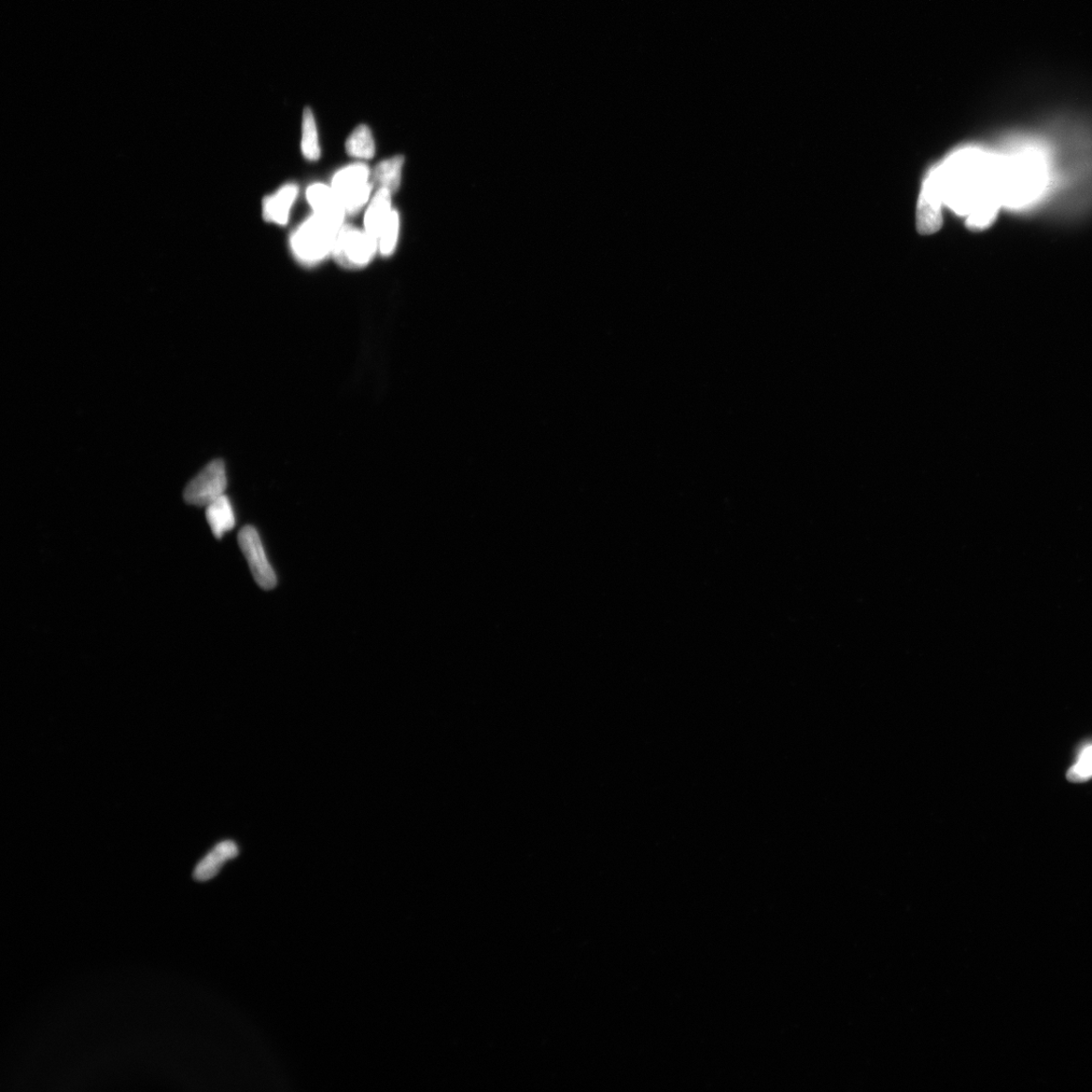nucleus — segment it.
Wrapping results in <instances>:
<instances>
[{
	"instance_id": "nucleus-1",
	"label": "nucleus",
	"mask_w": 1092,
	"mask_h": 1092,
	"mask_svg": "<svg viewBox=\"0 0 1092 1092\" xmlns=\"http://www.w3.org/2000/svg\"><path fill=\"white\" fill-rule=\"evenodd\" d=\"M927 179L943 204L968 217L970 227L985 228L996 218L1001 202L1000 166L986 153L957 152Z\"/></svg>"
},
{
	"instance_id": "nucleus-8",
	"label": "nucleus",
	"mask_w": 1092,
	"mask_h": 1092,
	"mask_svg": "<svg viewBox=\"0 0 1092 1092\" xmlns=\"http://www.w3.org/2000/svg\"><path fill=\"white\" fill-rule=\"evenodd\" d=\"M942 205L939 194L926 181L918 207V227L921 233H933L941 227Z\"/></svg>"
},
{
	"instance_id": "nucleus-17",
	"label": "nucleus",
	"mask_w": 1092,
	"mask_h": 1092,
	"mask_svg": "<svg viewBox=\"0 0 1092 1092\" xmlns=\"http://www.w3.org/2000/svg\"><path fill=\"white\" fill-rule=\"evenodd\" d=\"M1092 777V747L1087 748L1081 755L1080 761L1071 768L1067 778L1073 782L1084 781Z\"/></svg>"
},
{
	"instance_id": "nucleus-14",
	"label": "nucleus",
	"mask_w": 1092,
	"mask_h": 1092,
	"mask_svg": "<svg viewBox=\"0 0 1092 1092\" xmlns=\"http://www.w3.org/2000/svg\"><path fill=\"white\" fill-rule=\"evenodd\" d=\"M346 151L350 157L357 158L372 159L374 157L375 145L368 125H358L349 136L346 141Z\"/></svg>"
},
{
	"instance_id": "nucleus-16",
	"label": "nucleus",
	"mask_w": 1092,
	"mask_h": 1092,
	"mask_svg": "<svg viewBox=\"0 0 1092 1092\" xmlns=\"http://www.w3.org/2000/svg\"><path fill=\"white\" fill-rule=\"evenodd\" d=\"M400 228V218L396 209L391 211V214L384 227L379 240V248L382 256H389L393 254L398 240Z\"/></svg>"
},
{
	"instance_id": "nucleus-11",
	"label": "nucleus",
	"mask_w": 1092,
	"mask_h": 1092,
	"mask_svg": "<svg viewBox=\"0 0 1092 1092\" xmlns=\"http://www.w3.org/2000/svg\"><path fill=\"white\" fill-rule=\"evenodd\" d=\"M390 192L386 189L377 191L364 218L366 233L379 242L380 236L391 214Z\"/></svg>"
},
{
	"instance_id": "nucleus-13",
	"label": "nucleus",
	"mask_w": 1092,
	"mask_h": 1092,
	"mask_svg": "<svg viewBox=\"0 0 1092 1092\" xmlns=\"http://www.w3.org/2000/svg\"><path fill=\"white\" fill-rule=\"evenodd\" d=\"M404 157L399 156L377 164L371 172L373 187L388 190L390 193L397 192L401 186L402 167Z\"/></svg>"
},
{
	"instance_id": "nucleus-6",
	"label": "nucleus",
	"mask_w": 1092,
	"mask_h": 1092,
	"mask_svg": "<svg viewBox=\"0 0 1092 1092\" xmlns=\"http://www.w3.org/2000/svg\"><path fill=\"white\" fill-rule=\"evenodd\" d=\"M238 543L245 555L252 576L263 590H272L277 584L275 571L266 556L258 531L251 525L238 535Z\"/></svg>"
},
{
	"instance_id": "nucleus-7",
	"label": "nucleus",
	"mask_w": 1092,
	"mask_h": 1092,
	"mask_svg": "<svg viewBox=\"0 0 1092 1092\" xmlns=\"http://www.w3.org/2000/svg\"><path fill=\"white\" fill-rule=\"evenodd\" d=\"M306 199L316 216L341 230L346 212L332 188L322 184L313 185L306 190Z\"/></svg>"
},
{
	"instance_id": "nucleus-10",
	"label": "nucleus",
	"mask_w": 1092,
	"mask_h": 1092,
	"mask_svg": "<svg viewBox=\"0 0 1092 1092\" xmlns=\"http://www.w3.org/2000/svg\"><path fill=\"white\" fill-rule=\"evenodd\" d=\"M299 189L295 185H288L279 190L272 197L263 200V219L273 222L278 225H286L289 220L290 208L295 202Z\"/></svg>"
},
{
	"instance_id": "nucleus-4",
	"label": "nucleus",
	"mask_w": 1092,
	"mask_h": 1092,
	"mask_svg": "<svg viewBox=\"0 0 1092 1092\" xmlns=\"http://www.w3.org/2000/svg\"><path fill=\"white\" fill-rule=\"evenodd\" d=\"M377 246L379 243L370 235L346 225L336 240L333 256L343 268L360 269L370 263Z\"/></svg>"
},
{
	"instance_id": "nucleus-12",
	"label": "nucleus",
	"mask_w": 1092,
	"mask_h": 1092,
	"mask_svg": "<svg viewBox=\"0 0 1092 1092\" xmlns=\"http://www.w3.org/2000/svg\"><path fill=\"white\" fill-rule=\"evenodd\" d=\"M206 516L213 535L218 539L225 536L236 524L232 504L226 495L209 504L207 506Z\"/></svg>"
},
{
	"instance_id": "nucleus-9",
	"label": "nucleus",
	"mask_w": 1092,
	"mask_h": 1092,
	"mask_svg": "<svg viewBox=\"0 0 1092 1092\" xmlns=\"http://www.w3.org/2000/svg\"><path fill=\"white\" fill-rule=\"evenodd\" d=\"M240 855V848L233 841H223L203 858L193 872L195 880L205 882L213 879L226 862Z\"/></svg>"
},
{
	"instance_id": "nucleus-5",
	"label": "nucleus",
	"mask_w": 1092,
	"mask_h": 1092,
	"mask_svg": "<svg viewBox=\"0 0 1092 1092\" xmlns=\"http://www.w3.org/2000/svg\"><path fill=\"white\" fill-rule=\"evenodd\" d=\"M227 474L223 460L209 463L187 486L184 497L190 505L207 507L209 504L225 495Z\"/></svg>"
},
{
	"instance_id": "nucleus-2",
	"label": "nucleus",
	"mask_w": 1092,
	"mask_h": 1092,
	"mask_svg": "<svg viewBox=\"0 0 1092 1092\" xmlns=\"http://www.w3.org/2000/svg\"><path fill=\"white\" fill-rule=\"evenodd\" d=\"M340 230L314 215L291 236L293 255L306 265H314L333 252Z\"/></svg>"
},
{
	"instance_id": "nucleus-15",
	"label": "nucleus",
	"mask_w": 1092,
	"mask_h": 1092,
	"mask_svg": "<svg viewBox=\"0 0 1092 1092\" xmlns=\"http://www.w3.org/2000/svg\"><path fill=\"white\" fill-rule=\"evenodd\" d=\"M302 151L307 160L316 161L320 158L316 122L310 108H306L303 114Z\"/></svg>"
},
{
	"instance_id": "nucleus-3",
	"label": "nucleus",
	"mask_w": 1092,
	"mask_h": 1092,
	"mask_svg": "<svg viewBox=\"0 0 1092 1092\" xmlns=\"http://www.w3.org/2000/svg\"><path fill=\"white\" fill-rule=\"evenodd\" d=\"M368 165L355 163L336 174L332 179V190L338 195L349 215H356L368 202L372 190Z\"/></svg>"
}]
</instances>
